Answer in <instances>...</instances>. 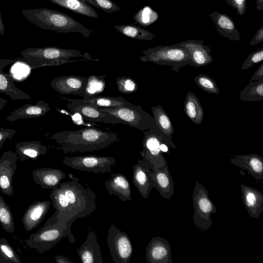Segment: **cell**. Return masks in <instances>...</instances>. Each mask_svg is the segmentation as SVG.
Returning a JSON list of instances; mask_svg holds the SVG:
<instances>
[{"instance_id": "obj_1", "label": "cell", "mask_w": 263, "mask_h": 263, "mask_svg": "<svg viewBox=\"0 0 263 263\" xmlns=\"http://www.w3.org/2000/svg\"><path fill=\"white\" fill-rule=\"evenodd\" d=\"M50 138L55 141L64 154L99 151L108 147L120 139L117 133L96 127L57 132Z\"/></svg>"}, {"instance_id": "obj_2", "label": "cell", "mask_w": 263, "mask_h": 263, "mask_svg": "<svg viewBox=\"0 0 263 263\" xmlns=\"http://www.w3.org/2000/svg\"><path fill=\"white\" fill-rule=\"evenodd\" d=\"M24 17L39 28L60 33L78 32L89 37L95 31L86 28L69 15L46 8L24 9Z\"/></svg>"}, {"instance_id": "obj_3", "label": "cell", "mask_w": 263, "mask_h": 263, "mask_svg": "<svg viewBox=\"0 0 263 263\" xmlns=\"http://www.w3.org/2000/svg\"><path fill=\"white\" fill-rule=\"evenodd\" d=\"M21 54L25 62L32 68L77 61L70 60V59L73 58H84L86 60L99 61V59L92 58L87 52L57 47H29L22 51Z\"/></svg>"}, {"instance_id": "obj_4", "label": "cell", "mask_w": 263, "mask_h": 263, "mask_svg": "<svg viewBox=\"0 0 263 263\" xmlns=\"http://www.w3.org/2000/svg\"><path fill=\"white\" fill-rule=\"evenodd\" d=\"M77 179L75 178V180L60 182L59 184L70 206L72 223L77 219L91 214L97 206L94 192L81 184Z\"/></svg>"}, {"instance_id": "obj_5", "label": "cell", "mask_w": 263, "mask_h": 263, "mask_svg": "<svg viewBox=\"0 0 263 263\" xmlns=\"http://www.w3.org/2000/svg\"><path fill=\"white\" fill-rule=\"evenodd\" d=\"M139 57L143 62H152L159 65L170 66L178 72L179 69L192 64L188 49L176 44L172 45H159L142 51Z\"/></svg>"}, {"instance_id": "obj_6", "label": "cell", "mask_w": 263, "mask_h": 263, "mask_svg": "<svg viewBox=\"0 0 263 263\" xmlns=\"http://www.w3.org/2000/svg\"><path fill=\"white\" fill-rule=\"evenodd\" d=\"M57 213L55 211L37 232L30 235L25 240L28 247L42 253L54 247L62 238H68L66 227L59 222Z\"/></svg>"}, {"instance_id": "obj_7", "label": "cell", "mask_w": 263, "mask_h": 263, "mask_svg": "<svg viewBox=\"0 0 263 263\" xmlns=\"http://www.w3.org/2000/svg\"><path fill=\"white\" fill-rule=\"evenodd\" d=\"M99 108L101 111L108 112L113 116L122 124L142 131L159 130L153 117L145 111L140 105H135L130 107L119 106L109 108L99 107Z\"/></svg>"}, {"instance_id": "obj_8", "label": "cell", "mask_w": 263, "mask_h": 263, "mask_svg": "<svg viewBox=\"0 0 263 263\" xmlns=\"http://www.w3.org/2000/svg\"><path fill=\"white\" fill-rule=\"evenodd\" d=\"M192 199L194 211L192 219L195 225L202 231L209 230L214 223L211 215L216 213L217 209L210 199L207 190L197 181L195 182Z\"/></svg>"}, {"instance_id": "obj_9", "label": "cell", "mask_w": 263, "mask_h": 263, "mask_svg": "<svg viewBox=\"0 0 263 263\" xmlns=\"http://www.w3.org/2000/svg\"><path fill=\"white\" fill-rule=\"evenodd\" d=\"M63 163L72 168L95 174L110 172L116 160L112 157L87 155L65 157Z\"/></svg>"}, {"instance_id": "obj_10", "label": "cell", "mask_w": 263, "mask_h": 263, "mask_svg": "<svg viewBox=\"0 0 263 263\" xmlns=\"http://www.w3.org/2000/svg\"><path fill=\"white\" fill-rule=\"evenodd\" d=\"M142 132L144 134L143 149L140 151V153L143 160L148 164L152 170L162 167L167 161L160 149V145L162 143L167 145L166 143L159 130H148Z\"/></svg>"}, {"instance_id": "obj_11", "label": "cell", "mask_w": 263, "mask_h": 263, "mask_svg": "<svg viewBox=\"0 0 263 263\" xmlns=\"http://www.w3.org/2000/svg\"><path fill=\"white\" fill-rule=\"evenodd\" d=\"M107 243L115 263H129L133 248L127 233L111 224L108 229Z\"/></svg>"}, {"instance_id": "obj_12", "label": "cell", "mask_w": 263, "mask_h": 263, "mask_svg": "<svg viewBox=\"0 0 263 263\" xmlns=\"http://www.w3.org/2000/svg\"><path fill=\"white\" fill-rule=\"evenodd\" d=\"M68 102L67 107L72 113L80 115L84 120L93 123L117 124L120 122L108 112L102 111L99 106L86 103L82 99L61 97Z\"/></svg>"}, {"instance_id": "obj_13", "label": "cell", "mask_w": 263, "mask_h": 263, "mask_svg": "<svg viewBox=\"0 0 263 263\" xmlns=\"http://www.w3.org/2000/svg\"><path fill=\"white\" fill-rule=\"evenodd\" d=\"M52 205L57 211V218L60 223L66 227V230L69 234L68 238L70 242H76L73 234L71 232L72 213L69 203L60 187L53 189L49 194Z\"/></svg>"}, {"instance_id": "obj_14", "label": "cell", "mask_w": 263, "mask_h": 263, "mask_svg": "<svg viewBox=\"0 0 263 263\" xmlns=\"http://www.w3.org/2000/svg\"><path fill=\"white\" fill-rule=\"evenodd\" d=\"M17 160V154L11 151L3 153L0 157V190L9 196L14 193L12 179L16 170Z\"/></svg>"}, {"instance_id": "obj_15", "label": "cell", "mask_w": 263, "mask_h": 263, "mask_svg": "<svg viewBox=\"0 0 263 263\" xmlns=\"http://www.w3.org/2000/svg\"><path fill=\"white\" fill-rule=\"evenodd\" d=\"M88 77L69 75L58 77L50 82L51 87L62 95L82 96Z\"/></svg>"}, {"instance_id": "obj_16", "label": "cell", "mask_w": 263, "mask_h": 263, "mask_svg": "<svg viewBox=\"0 0 263 263\" xmlns=\"http://www.w3.org/2000/svg\"><path fill=\"white\" fill-rule=\"evenodd\" d=\"M145 258L148 263H172V250L165 238L155 236L146 248Z\"/></svg>"}, {"instance_id": "obj_17", "label": "cell", "mask_w": 263, "mask_h": 263, "mask_svg": "<svg viewBox=\"0 0 263 263\" xmlns=\"http://www.w3.org/2000/svg\"><path fill=\"white\" fill-rule=\"evenodd\" d=\"M177 45L186 47L191 55V66L201 67L207 65L213 61L211 55V50L209 46L203 44V40H187Z\"/></svg>"}, {"instance_id": "obj_18", "label": "cell", "mask_w": 263, "mask_h": 263, "mask_svg": "<svg viewBox=\"0 0 263 263\" xmlns=\"http://www.w3.org/2000/svg\"><path fill=\"white\" fill-rule=\"evenodd\" d=\"M152 170L143 160H138L133 167V182L142 197L148 198L153 188Z\"/></svg>"}, {"instance_id": "obj_19", "label": "cell", "mask_w": 263, "mask_h": 263, "mask_svg": "<svg viewBox=\"0 0 263 263\" xmlns=\"http://www.w3.org/2000/svg\"><path fill=\"white\" fill-rule=\"evenodd\" d=\"M236 166L247 170L257 180H263V157L256 154L232 156L230 159Z\"/></svg>"}, {"instance_id": "obj_20", "label": "cell", "mask_w": 263, "mask_h": 263, "mask_svg": "<svg viewBox=\"0 0 263 263\" xmlns=\"http://www.w3.org/2000/svg\"><path fill=\"white\" fill-rule=\"evenodd\" d=\"M153 188H155L160 195L170 199L174 193V182L171 175L167 162L162 167L152 171Z\"/></svg>"}, {"instance_id": "obj_21", "label": "cell", "mask_w": 263, "mask_h": 263, "mask_svg": "<svg viewBox=\"0 0 263 263\" xmlns=\"http://www.w3.org/2000/svg\"><path fill=\"white\" fill-rule=\"evenodd\" d=\"M51 201H36L30 204L22 217V223L27 231H30L37 227L48 212Z\"/></svg>"}, {"instance_id": "obj_22", "label": "cell", "mask_w": 263, "mask_h": 263, "mask_svg": "<svg viewBox=\"0 0 263 263\" xmlns=\"http://www.w3.org/2000/svg\"><path fill=\"white\" fill-rule=\"evenodd\" d=\"M242 200L249 216L251 218H259L263 211V194L252 186L240 185Z\"/></svg>"}, {"instance_id": "obj_23", "label": "cell", "mask_w": 263, "mask_h": 263, "mask_svg": "<svg viewBox=\"0 0 263 263\" xmlns=\"http://www.w3.org/2000/svg\"><path fill=\"white\" fill-rule=\"evenodd\" d=\"M34 182L43 189H55L66 177L65 173L59 168L42 167L32 172Z\"/></svg>"}, {"instance_id": "obj_24", "label": "cell", "mask_w": 263, "mask_h": 263, "mask_svg": "<svg viewBox=\"0 0 263 263\" xmlns=\"http://www.w3.org/2000/svg\"><path fill=\"white\" fill-rule=\"evenodd\" d=\"M77 252L83 263H103L101 248L93 231L89 232L86 240Z\"/></svg>"}, {"instance_id": "obj_25", "label": "cell", "mask_w": 263, "mask_h": 263, "mask_svg": "<svg viewBox=\"0 0 263 263\" xmlns=\"http://www.w3.org/2000/svg\"><path fill=\"white\" fill-rule=\"evenodd\" d=\"M13 62L12 59H0V92L6 94L13 100L30 99L31 97L17 88L14 85L13 78L3 71L5 67Z\"/></svg>"}, {"instance_id": "obj_26", "label": "cell", "mask_w": 263, "mask_h": 263, "mask_svg": "<svg viewBox=\"0 0 263 263\" xmlns=\"http://www.w3.org/2000/svg\"><path fill=\"white\" fill-rule=\"evenodd\" d=\"M217 32L223 37L231 41H239L240 34L232 19L228 15L214 11L209 14Z\"/></svg>"}, {"instance_id": "obj_27", "label": "cell", "mask_w": 263, "mask_h": 263, "mask_svg": "<svg viewBox=\"0 0 263 263\" xmlns=\"http://www.w3.org/2000/svg\"><path fill=\"white\" fill-rule=\"evenodd\" d=\"M110 195H116L122 201H130L131 186L126 177L121 173H116L105 182Z\"/></svg>"}, {"instance_id": "obj_28", "label": "cell", "mask_w": 263, "mask_h": 263, "mask_svg": "<svg viewBox=\"0 0 263 263\" xmlns=\"http://www.w3.org/2000/svg\"><path fill=\"white\" fill-rule=\"evenodd\" d=\"M151 110L161 136L168 146L175 148L176 146L172 140L174 130L169 116L161 105L152 106Z\"/></svg>"}, {"instance_id": "obj_29", "label": "cell", "mask_w": 263, "mask_h": 263, "mask_svg": "<svg viewBox=\"0 0 263 263\" xmlns=\"http://www.w3.org/2000/svg\"><path fill=\"white\" fill-rule=\"evenodd\" d=\"M47 103L39 100L35 104H26L13 111L6 119L9 121H15L22 119H31L44 116L50 110Z\"/></svg>"}, {"instance_id": "obj_30", "label": "cell", "mask_w": 263, "mask_h": 263, "mask_svg": "<svg viewBox=\"0 0 263 263\" xmlns=\"http://www.w3.org/2000/svg\"><path fill=\"white\" fill-rule=\"evenodd\" d=\"M48 147L40 141H23L15 144V152L22 161L36 160L47 153Z\"/></svg>"}, {"instance_id": "obj_31", "label": "cell", "mask_w": 263, "mask_h": 263, "mask_svg": "<svg viewBox=\"0 0 263 263\" xmlns=\"http://www.w3.org/2000/svg\"><path fill=\"white\" fill-rule=\"evenodd\" d=\"M184 111L192 122L197 125L201 124L204 116L203 109L198 98L192 92H188L186 94Z\"/></svg>"}, {"instance_id": "obj_32", "label": "cell", "mask_w": 263, "mask_h": 263, "mask_svg": "<svg viewBox=\"0 0 263 263\" xmlns=\"http://www.w3.org/2000/svg\"><path fill=\"white\" fill-rule=\"evenodd\" d=\"M75 13L93 18L99 17L96 11L84 0H48Z\"/></svg>"}, {"instance_id": "obj_33", "label": "cell", "mask_w": 263, "mask_h": 263, "mask_svg": "<svg viewBox=\"0 0 263 263\" xmlns=\"http://www.w3.org/2000/svg\"><path fill=\"white\" fill-rule=\"evenodd\" d=\"M86 103L94 104L97 106L109 108L119 106H133L135 104L125 100L123 97L94 96L82 98Z\"/></svg>"}, {"instance_id": "obj_34", "label": "cell", "mask_w": 263, "mask_h": 263, "mask_svg": "<svg viewBox=\"0 0 263 263\" xmlns=\"http://www.w3.org/2000/svg\"><path fill=\"white\" fill-rule=\"evenodd\" d=\"M114 28L130 38L151 41L156 36L152 32L134 25H116Z\"/></svg>"}, {"instance_id": "obj_35", "label": "cell", "mask_w": 263, "mask_h": 263, "mask_svg": "<svg viewBox=\"0 0 263 263\" xmlns=\"http://www.w3.org/2000/svg\"><path fill=\"white\" fill-rule=\"evenodd\" d=\"M241 101L263 100V81H251L241 91L239 97Z\"/></svg>"}, {"instance_id": "obj_36", "label": "cell", "mask_w": 263, "mask_h": 263, "mask_svg": "<svg viewBox=\"0 0 263 263\" xmlns=\"http://www.w3.org/2000/svg\"><path fill=\"white\" fill-rule=\"evenodd\" d=\"M105 76L90 75L88 77L83 98L97 96L102 93L105 87Z\"/></svg>"}, {"instance_id": "obj_37", "label": "cell", "mask_w": 263, "mask_h": 263, "mask_svg": "<svg viewBox=\"0 0 263 263\" xmlns=\"http://www.w3.org/2000/svg\"><path fill=\"white\" fill-rule=\"evenodd\" d=\"M0 223L3 229L12 234L14 230V222L11 210L0 195Z\"/></svg>"}, {"instance_id": "obj_38", "label": "cell", "mask_w": 263, "mask_h": 263, "mask_svg": "<svg viewBox=\"0 0 263 263\" xmlns=\"http://www.w3.org/2000/svg\"><path fill=\"white\" fill-rule=\"evenodd\" d=\"M13 248L5 238L0 239V263H21Z\"/></svg>"}, {"instance_id": "obj_39", "label": "cell", "mask_w": 263, "mask_h": 263, "mask_svg": "<svg viewBox=\"0 0 263 263\" xmlns=\"http://www.w3.org/2000/svg\"><path fill=\"white\" fill-rule=\"evenodd\" d=\"M158 14L151 7L146 6L140 9L134 16L135 23L146 27L158 18Z\"/></svg>"}, {"instance_id": "obj_40", "label": "cell", "mask_w": 263, "mask_h": 263, "mask_svg": "<svg viewBox=\"0 0 263 263\" xmlns=\"http://www.w3.org/2000/svg\"><path fill=\"white\" fill-rule=\"evenodd\" d=\"M195 84L208 93L218 94L219 88L214 79L207 74H199L194 78Z\"/></svg>"}, {"instance_id": "obj_41", "label": "cell", "mask_w": 263, "mask_h": 263, "mask_svg": "<svg viewBox=\"0 0 263 263\" xmlns=\"http://www.w3.org/2000/svg\"><path fill=\"white\" fill-rule=\"evenodd\" d=\"M116 83L119 92L125 93H133L138 89V86L135 80L129 77L122 76L116 78Z\"/></svg>"}, {"instance_id": "obj_42", "label": "cell", "mask_w": 263, "mask_h": 263, "mask_svg": "<svg viewBox=\"0 0 263 263\" xmlns=\"http://www.w3.org/2000/svg\"><path fill=\"white\" fill-rule=\"evenodd\" d=\"M87 4L100 9L107 13L119 11L120 8L111 0H84Z\"/></svg>"}, {"instance_id": "obj_43", "label": "cell", "mask_w": 263, "mask_h": 263, "mask_svg": "<svg viewBox=\"0 0 263 263\" xmlns=\"http://www.w3.org/2000/svg\"><path fill=\"white\" fill-rule=\"evenodd\" d=\"M263 60V48H260L249 54L243 63L240 69L245 70L251 68L254 64Z\"/></svg>"}, {"instance_id": "obj_44", "label": "cell", "mask_w": 263, "mask_h": 263, "mask_svg": "<svg viewBox=\"0 0 263 263\" xmlns=\"http://www.w3.org/2000/svg\"><path fill=\"white\" fill-rule=\"evenodd\" d=\"M230 6L235 9L237 13L242 16L246 10L247 0H225Z\"/></svg>"}, {"instance_id": "obj_45", "label": "cell", "mask_w": 263, "mask_h": 263, "mask_svg": "<svg viewBox=\"0 0 263 263\" xmlns=\"http://www.w3.org/2000/svg\"><path fill=\"white\" fill-rule=\"evenodd\" d=\"M15 133L16 130L14 129L0 127V143L11 139Z\"/></svg>"}, {"instance_id": "obj_46", "label": "cell", "mask_w": 263, "mask_h": 263, "mask_svg": "<svg viewBox=\"0 0 263 263\" xmlns=\"http://www.w3.org/2000/svg\"><path fill=\"white\" fill-rule=\"evenodd\" d=\"M263 42V25H262L257 31L254 36L250 42L251 46L256 45Z\"/></svg>"}, {"instance_id": "obj_47", "label": "cell", "mask_w": 263, "mask_h": 263, "mask_svg": "<svg viewBox=\"0 0 263 263\" xmlns=\"http://www.w3.org/2000/svg\"><path fill=\"white\" fill-rule=\"evenodd\" d=\"M263 81V63L261 64L250 79V81Z\"/></svg>"}, {"instance_id": "obj_48", "label": "cell", "mask_w": 263, "mask_h": 263, "mask_svg": "<svg viewBox=\"0 0 263 263\" xmlns=\"http://www.w3.org/2000/svg\"><path fill=\"white\" fill-rule=\"evenodd\" d=\"M55 260L57 263H73L68 258L63 256L61 255H56Z\"/></svg>"}, {"instance_id": "obj_49", "label": "cell", "mask_w": 263, "mask_h": 263, "mask_svg": "<svg viewBox=\"0 0 263 263\" xmlns=\"http://www.w3.org/2000/svg\"><path fill=\"white\" fill-rule=\"evenodd\" d=\"M5 33V26L2 17L1 11L0 10V35H4Z\"/></svg>"}, {"instance_id": "obj_50", "label": "cell", "mask_w": 263, "mask_h": 263, "mask_svg": "<svg viewBox=\"0 0 263 263\" xmlns=\"http://www.w3.org/2000/svg\"><path fill=\"white\" fill-rule=\"evenodd\" d=\"M256 2L257 9L263 11V0H256Z\"/></svg>"}, {"instance_id": "obj_51", "label": "cell", "mask_w": 263, "mask_h": 263, "mask_svg": "<svg viewBox=\"0 0 263 263\" xmlns=\"http://www.w3.org/2000/svg\"><path fill=\"white\" fill-rule=\"evenodd\" d=\"M168 146L165 143H162L160 145V149L163 153H167L169 154V149L168 148Z\"/></svg>"}, {"instance_id": "obj_52", "label": "cell", "mask_w": 263, "mask_h": 263, "mask_svg": "<svg viewBox=\"0 0 263 263\" xmlns=\"http://www.w3.org/2000/svg\"><path fill=\"white\" fill-rule=\"evenodd\" d=\"M7 102V101L6 100L0 98V110L4 108Z\"/></svg>"}, {"instance_id": "obj_53", "label": "cell", "mask_w": 263, "mask_h": 263, "mask_svg": "<svg viewBox=\"0 0 263 263\" xmlns=\"http://www.w3.org/2000/svg\"><path fill=\"white\" fill-rule=\"evenodd\" d=\"M4 143H0V150L1 149V148H2L3 145H4Z\"/></svg>"}]
</instances>
